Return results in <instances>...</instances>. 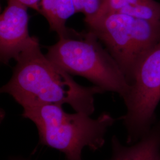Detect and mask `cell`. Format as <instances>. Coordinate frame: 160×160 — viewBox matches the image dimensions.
<instances>
[{"label": "cell", "mask_w": 160, "mask_h": 160, "mask_svg": "<svg viewBox=\"0 0 160 160\" xmlns=\"http://www.w3.org/2000/svg\"><path fill=\"white\" fill-rule=\"evenodd\" d=\"M46 56L68 74L81 76L104 92L123 98L129 84L120 67L92 32L69 29L57 42L47 48Z\"/></svg>", "instance_id": "obj_3"}, {"label": "cell", "mask_w": 160, "mask_h": 160, "mask_svg": "<svg viewBox=\"0 0 160 160\" xmlns=\"http://www.w3.org/2000/svg\"><path fill=\"white\" fill-rule=\"evenodd\" d=\"M118 12L143 20L160 22V3L154 0H148L136 5L127 7Z\"/></svg>", "instance_id": "obj_8"}, {"label": "cell", "mask_w": 160, "mask_h": 160, "mask_svg": "<svg viewBox=\"0 0 160 160\" xmlns=\"http://www.w3.org/2000/svg\"><path fill=\"white\" fill-rule=\"evenodd\" d=\"M129 86L123 98L126 113L119 119L125 127L127 143L132 144L157 122L155 110L160 102V40L138 64Z\"/></svg>", "instance_id": "obj_5"}, {"label": "cell", "mask_w": 160, "mask_h": 160, "mask_svg": "<svg viewBox=\"0 0 160 160\" xmlns=\"http://www.w3.org/2000/svg\"><path fill=\"white\" fill-rule=\"evenodd\" d=\"M8 1H13L18 2L24 6H26L28 8H32L38 12H40L39 8V2L40 0H7Z\"/></svg>", "instance_id": "obj_13"}, {"label": "cell", "mask_w": 160, "mask_h": 160, "mask_svg": "<svg viewBox=\"0 0 160 160\" xmlns=\"http://www.w3.org/2000/svg\"><path fill=\"white\" fill-rule=\"evenodd\" d=\"M28 7L13 1L0 16V59L8 65L38 38L30 36Z\"/></svg>", "instance_id": "obj_6"}, {"label": "cell", "mask_w": 160, "mask_h": 160, "mask_svg": "<svg viewBox=\"0 0 160 160\" xmlns=\"http://www.w3.org/2000/svg\"><path fill=\"white\" fill-rule=\"evenodd\" d=\"M76 13H82L84 20L94 17L103 4L104 0H73Z\"/></svg>", "instance_id": "obj_11"}, {"label": "cell", "mask_w": 160, "mask_h": 160, "mask_svg": "<svg viewBox=\"0 0 160 160\" xmlns=\"http://www.w3.org/2000/svg\"><path fill=\"white\" fill-rule=\"evenodd\" d=\"M39 8L41 14L46 18L51 31L55 32L59 38H62L68 33L61 28L58 17V0H40Z\"/></svg>", "instance_id": "obj_9"}, {"label": "cell", "mask_w": 160, "mask_h": 160, "mask_svg": "<svg viewBox=\"0 0 160 160\" xmlns=\"http://www.w3.org/2000/svg\"><path fill=\"white\" fill-rule=\"evenodd\" d=\"M58 17L63 30L67 31L66 22L69 18L76 13L73 0H58Z\"/></svg>", "instance_id": "obj_12"}, {"label": "cell", "mask_w": 160, "mask_h": 160, "mask_svg": "<svg viewBox=\"0 0 160 160\" xmlns=\"http://www.w3.org/2000/svg\"><path fill=\"white\" fill-rule=\"evenodd\" d=\"M118 63L129 84L138 64L160 40V22L114 12L84 21Z\"/></svg>", "instance_id": "obj_4"}, {"label": "cell", "mask_w": 160, "mask_h": 160, "mask_svg": "<svg viewBox=\"0 0 160 160\" xmlns=\"http://www.w3.org/2000/svg\"><path fill=\"white\" fill-rule=\"evenodd\" d=\"M108 160H160V120L135 143L123 145L113 135Z\"/></svg>", "instance_id": "obj_7"}, {"label": "cell", "mask_w": 160, "mask_h": 160, "mask_svg": "<svg viewBox=\"0 0 160 160\" xmlns=\"http://www.w3.org/2000/svg\"><path fill=\"white\" fill-rule=\"evenodd\" d=\"M7 160H29L19 156H12L7 158Z\"/></svg>", "instance_id": "obj_14"}, {"label": "cell", "mask_w": 160, "mask_h": 160, "mask_svg": "<svg viewBox=\"0 0 160 160\" xmlns=\"http://www.w3.org/2000/svg\"><path fill=\"white\" fill-rule=\"evenodd\" d=\"M22 116L36 126L39 143L62 152L65 160H83L85 148L93 152L102 148L108 129L117 120L108 112L96 119L82 113H68L62 106L54 104L23 108Z\"/></svg>", "instance_id": "obj_2"}, {"label": "cell", "mask_w": 160, "mask_h": 160, "mask_svg": "<svg viewBox=\"0 0 160 160\" xmlns=\"http://www.w3.org/2000/svg\"><path fill=\"white\" fill-rule=\"evenodd\" d=\"M15 60L12 77L1 88V92L12 96L23 108L67 104L75 112L91 116L95 111V96L105 92L97 86L77 83L42 53L39 39Z\"/></svg>", "instance_id": "obj_1"}, {"label": "cell", "mask_w": 160, "mask_h": 160, "mask_svg": "<svg viewBox=\"0 0 160 160\" xmlns=\"http://www.w3.org/2000/svg\"><path fill=\"white\" fill-rule=\"evenodd\" d=\"M147 1L148 0H104L103 4L97 14L92 18L84 20V21L103 17L111 13L118 12L123 8L136 5Z\"/></svg>", "instance_id": "obj_10"}]
</instances>
